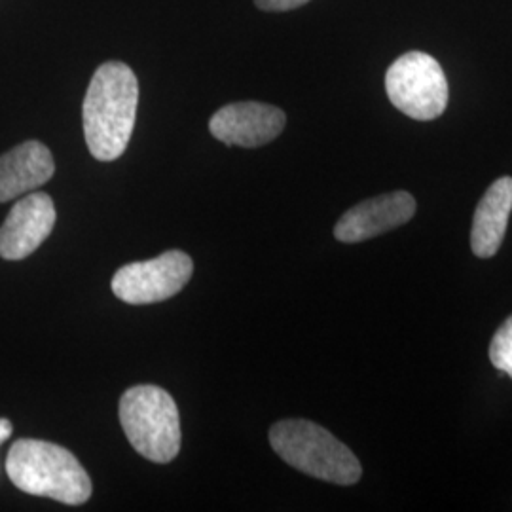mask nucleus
Listing matches in <instances>:
<instances>
[{
	"instance_id": "6",
	"label": "nucleus",
	"mask_w": 512,
	"mask_h": 512,
	"mask_svg": "<svg viewBox=\"0 0 512 512\" xmlns=\"http://www.w3.org/2000/svg\"><path fill=\"white\" fill-rule=\"evenodd\" d=\"M194 272L192 258L183 251H167L145 262H131L112 277V293L122 302L145 306L181 293Z\"/></svg>"
},
{
	"instance_id": "8",
	"label": "nucleus",
	"mask_w": 512,
	"mask_h": 512,
	"mask_svg": "<svg viewBox=\"0 0 512 512\" xmlns=\"http://www.w3.org/2000/svg\"><path fill=\"white\" fill-rule=\"evenodd\" d=\"M54 200L44 192L21 198L0 226V258L23 260L33 255L54 230Z\"/></svg>"
},
{
	"instance_id": "5",
	"label": "nucleus",
	"mask_w": 512,
	"mask_h": 512,
	"mask_svg": "<svg viewBox=\"0 0 512 512\" xmlns=\"http://www.w3.org/2000/svg\"><path fill=\"white\" fill-rule=\"evenodd\" d=\"M389 101L406 116L429 122L448 105V82L435 57L425 52L401 55L385 74Z\"/></svg>"
},
{
	"instance_id": "2",
	"label": "nucleus",
	"mask_w": 512,
	"mask_h": 512,
	"mask_svg": "<svg viewBox=\"0 0 512 512\" xmlns=\"http://www.w3.org/2000/svg\"><path fill=\"white\" fill-rule=\"evenodd\" d=\"M6 473L21 492L50 497L65 505H82L92 497V480L67 448L46 440L12 444Z\"/></svg>"
},
{
	"instance_id": "12",
	"label": "nucleus",
	"mask_w": 512,
	"mask_h": 512,
	"mask_svg": "<svg viewBox=\"0 0 512 512\" xmlns=\"http://www.w3.org/2000/svg\"><path fill=\"white\" fill-rule=\"evenodd\" d=\"M492 365L512 378V315L495 332L490 346Z\"/></svg>"
},
{
	"instance_id": "7",
	"label": "nucleus",
	"mask_w": 512,
	"mask_h": 512,
	"mask_svg": "<svg viewBox=\"0 0 512 512\" xmlns=\"http://www.w3.org/2000/svg\"><path fill=\"white\" fill-rule=\"evenodd\" d=\"M285 124V112L274 105L241 101L217 110L209 120V131L228 147L256 148L272 143Z\"/></svg>"
},
{
	"instance_id": "1",
	"label": "nucleus",
	"mask_w": 512,
	"mask_h": 512,
	"mask_svg": "<svg viewBox=\"0 0 512 512\" xmlns=\"http://www.w3.org/2000/svg\"><path fill=\"white\" fill-rule=\"evenodd\" d=\"M139 105V82L122 61L103 63L92 76L82 105L84 135L93 158L118 160L129 145Z\"/></svg>"
},
{
	"instance_id": "4",
	"label": "nucleus",
	"mask_w": 512,
	"mask_h": 512,
	"mask_svg": "<svg viewBox=\"0 0 512 512\" xmlns=\"http://www.w3.org/2000/svg\"><path fill=\"white\" fill-rule=\"evenodd\" d=\"M129 444L148 461L169 463L181 450V420L173 397L158 385H135L120 399Z\"/></svg>"
},
{
	"instance_id": "11",
	"label": "nucleus",
	"mask_w": 512,
	"mask_h": 512,
	"mask_svg": "<svg viewBox=\"0 0 512 512\" xmlns=\"http://www.w3.org/2000/svg\"><path fill=\"white\" fill-rule=\"evenodd\" d=\"M511 213L512 177H501L488 188L476 207L471 247L478 258H492L499 251Z\"/></svg>"
},
{
	"instance_id": "3",
	"label": "nucleus",
	"mask_w": 512,
	"mask_h": 512,
	"mask_svg": "<svg viewBox=\"0 0 512 512\" xmlns=\"http://www.w3.org/2000/svg\"><path fill=\"white\" fill-rule=\"evenodd\" d=\"M275 454L304 475L351 486L363 475L357 456L327 429L308 420H283L272 425Z\"/></svg>"
},
{
	"instance_id": "13",
	"label": "nucleus",
	"mask_w": 512,
	"mask_h": 512,
	"mask_svg": "<svg viewBox=\"0 0 512 512\" xmlns=\"http://www.w3.org/2000/svg\"><path fill=\"white\" fill-rule=\"evenodd\" d=\"M310 0H255L256 6L264 12H287L308 4Z\"/></svg>"
},
{
	"instance_id": "14",
	"label": "nucleus",
	"mask_w": 512,
	"mask_h": 512,
	"mask_svg": "<svg viewBox=\"0 0 512 512\" xmlns=\"http://www.w3.org/2000/svg\"><path fill=\"white\" fill-rule=\"evenodd\" d=\"M10 435H12V421L0 418V444L10 439Z\"/></svg>"
},
{
	"instance_id": "10",
	"label": "nucleus",
	"mask_w": 512,
	"mask_h": 512,
	"mask_svg": "<svg viewBox=\"0 0 512 512\" xmlns=\"http://www.w3.org/2000/svg\"><path fill=\"white\" fill-rule=\"evenodd\" d=\"M55 173L50 148L27 141L0 156V203L12 202L48 183Z\"/></svg>"
},
{
	"instance_id": "9",
	"label": "nucleus",
	"mask_w": 512,
	"mask_h": 512,
	"mask_svg": "<svg viewBox=\"0 0 512 512\" xmlns=\"http://www.w3.org/2000/svg\"><path fill=\"white\" fill-rule=\"evenodd\" d=\"M416 200L408 192H391L351 207L334 226V236L342 243H361L382 236L410 222Z\"/></svg>"
}]
</instances>
